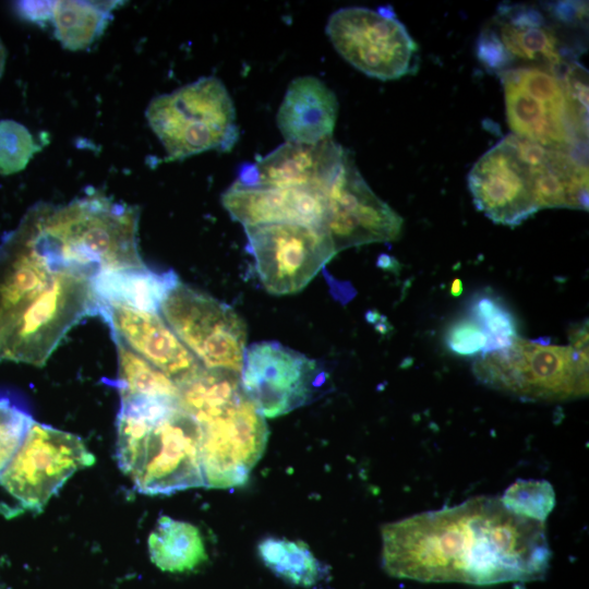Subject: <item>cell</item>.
Segmentation results:
<instances>
[{
	"label": "cell",
	"mask_w": 589,
	"mask_h": 589,
	"mask_svg": "<svg viewBox=\"0 0 589 589\" xmlns=\"http://www.w3.org/2000/svg\"><path fill=\"white\" fill-rule=\"evenodd\" d=\"M551 550L544 522L518 516L498 497L417 514L382 527V562L396 578L494 585L541 579Z\"/></svg>",
	"instance_id": "1"
},
{
	"label": "cell",
	"mask_w": 589,
	"mask_h": 589,
	"mask_svg": "<svg viewBox=\"0 0 589 589\" xmlns=\"http://www.w3.org/2000/svg\"><path fill=\"white\" fill-rule=\"evenodd\" d=\"M92 277L51 263L20 224L0 241V361L44 366L71 328L97 316Z\"/></svg>",
	"instance_id": "2"
},
{
	"label": "cell",
	"mask_w": 589,
	"mask_h": 589,
	"mask_svg": "<svg viewBox=\"0 0 589 589\" xmlns=\"http://www.w3.org/2000/svg\"><path fill=\"white\" fill-rule=\"evenodd\" d=\"M136 206L100 193L56 205L39 202L22 217L36 245L52 263L92 278L100 272L143 267Z\"/></svg>",
	"instance_id": "3"
},
{
	"label": "cell",
	"mask_w": 589,
	"mask_h": 589,
	"mask_svg": "<svg viewBox=\"0 0 589 589\" xmlns=\"http://www.w3.org/2000/svg\"><path fill=\"white\" fill-rule=\"evenodd\" d=\"M117 459L143 494L169 495L205 486L201 428L179 399L120 401Z\"/></svg>",
	"instance_id": "4"
},
{
	"label": "cell",
	"mask_w": 589,
	"mask_h": 589,
	"mask_svg": "<svg viewBox=\"0 0 589 589\" xmlns=\"http://www.w3.org/2000/svg\"><path fill=\"white\" fill-rule=\"evenodd\" d=\"M145 117L169 160L208 151L229 152L239 139L232 98L215 76L200 77L153 98Z\"/></svg>",
	"instance_id": "5"
},
{
	"label": "cell",
	"mask_w": 589,
	"mask_h": 589,
	"mask_svg": "<svg viewBox=\"0 0 589 589\" xmlns=\"http://www.w3.org/2000/svg\"><path fill=\"white\" fill-rule=\"evenodd\" d=\"M483 384L531 400H564L588 394V359L570 346L544 345L519 336L472 365Z\"/></svg>",
	"instance_id": "6"
},
{
	"label": "cell",
	"mask_w": 589,
	"mask_h": 589,
	"mask_svg": "<svg viewBox=\"0 0 589 589\" xmlns=\"http://www.w3.org/2000/svg\"><path fill=\"white\" fill-rule=\"evenodd\" d=\"M501 80L507 122L515 135L548 147L585 149L587 123L575 112L556 72L512 68L501 73Z\"/></svg>",
	"instance_id": "7"
},
{
	"label": "cell",
	"mask_w": 589,
	"mask_h": 589,
	"mask_svg": "<svg viewBox=\"0 0 589 589\" xmlns=\"http://www.w3.org/2000/svg\"><path fill=\"white\" fill-rule=\"evenodd\" d=\"M325 31L336 51L371 77L397 80L417 70L418 46L389 5L341 8Z\"/></svg>",
	"instance_id": "8"
},
{
	"label": "cell",
	"mask_w": 589,
	"mask_h": 589,
	"mask_svg": "<svg viewBox=\"0 0 589 589\" xmlns=\"http://www.w3.org/2000/svg\"><path fill=\"white\" fill-rule=\"evenodd\" d=\"M160 311L204 368L241 372L248 332L244 321L230 305L179 283Z\"/></svg>",
	"instance_id": "9"
},
{
	"label": "cell",
	"mask_w": 589,
	"mask_h": 589,
	"mask_svg": "<svg viewBox=\"0 0 589 589\" xmlns=\"http://www.w3.org/2000/svg\"><path fill=\"white\" fill-rule=\"evenodd\" d=\"M94 462L81 437L34 421L0 484L22 507L39 513L71 476Z\"/></svg>",
	"instance_id": "10"
},
{
	"label": "cell",
	"mask_w": 589,
	"mask_h": 589,
	"mask_svg": "<svg viewBox=\"0 0 589 589\" xmlns=\"http://www.w3.org/2000/svg\"><path fill=\"white\" fill-rule=\"evenodd\" d=\"M201 428V464L205 486L243 484L262 457L268 429L245 393L194 418Z\"/></svg>",
	"instance_id": "11"
},
{
	"label": "cell",
	"mask_w": 589,
	"mask_h": 589,
	"mask_svg": "<svg viewBox=\"0 0 589 589\" xmlns=\"http://www.w3.org/2000/svg\"><path fill=\"white\" fill-rule=\"evenodd\" d=\"M328 374L323 365L278 341L247 347L240 382L263 417L276 418L322 395Z\"/></svg>",
	"instance_id": "12"
},
{
	"label": "cell",
	"mask_w": 589,
	"mask_h": 589,
	"mask_svg": "<svg viewBox=\"0 0 589 589\" xmlns=\"http://www.w3.org/2000/svg\"><path fill=\"white\" fill-rule=\"evenodd\" d=\"M264 289L277 296L301 291L337 254L324 229L301 224L244 227Z\"/></svg>",
	"instance_id": "13"
},
{
	"label": "cell",
	"mask_w": 589,
	"mask_h": 589,
	"mask_svg": "<svg viewBox=\"0 0 589 589\" xmlns=\"http://www.w3.org/2000/svg\"><path fill=\"white\" fill-rule=\"evenodd\" d=\"M533 180L525 140L510 134L474 163L468 187L476 207L492 221L516 226L539 211Z\"/></svg>",
	"instance_id": "14"
},
{
	"label": "cell",
	"mask_w": 589,
	"mask_h": 589,
	"mask_svg": "<svg viewBox=\"0 0 589 589\" xmlns=\"http://www.w3.org/2000/svg\"><path fill=\"white\" fill-rule=\"evenodd\" d=\"M402 218L369 187L347 151L325 192V230L336 253L398 239Z\"/></svg>",
	"instance_id": "15"
},
{
	"label": "cell",
	"mask_w": 589,
	"mask_h": 589,
	"mask_svg": "<svg viewBox=\"0 0 589 589\" xmlns=\"http://www.w3.org/2000/svg\"><path fill=\"white\" fill-rule=\"evenodd\" d=\"M98 315L110 327L112 337L120 339L178 386L204 368L158 313L100 302Z\"/></svg>",
	"instance_id": "16"
},
{
	"label": "cell",
	"mask_w": 589,
	"mask_h": 589,
	"mask_svg": "<svg viewBox=\"0 0 589 589\" xmlns=\"http://www.w3.org/2000/svg\"><path fill=\"white\" fill-rule=\"evenodd\" d=\"M346 153L333 139L316 144L285 142L255 163L243 165L236 181L325 194Z\"/></svg>",
	"instance_id": "17"
},
{
	"label": "cell",
	"mask_w": 589,
	"mask_h": 589,
	"mask_svg": "<svg viewBox=\"0 0 589 589\" xmlns=\"http://www.w3.org/2000/svg\"><path fill=\"white\" fill-rule=\"evenodd\" d=\"M221 204L243 227L289 223L325 230V194L317 191L235 181Z\"/></svg>",
	"instance_id": "18"
},
{
	"label": "cell",
	"mask_w": 589,
	"mask_h": 589,
	"mask_svg": "<svg viewBox=\"0 0 589 589\" xmlns=\"http://www.w3.org/2000/svg\"><path fill=\"white\" fill-rule=\"evenodd\" d=\"M505 57L515 62L558 72L567 63V48L556 23L532 5L504 4L486 27Z\"/></svg>",
	"instance_id": "19"
},
{
	"label": "cell",
	"mask_w": 589,
	"mask_h": 589,
	"mask_svg": "<svg viewBox=\"0 0 589 589\" xmlns=\"http://www.w3.org/2000/svg\"><path fill=\"white\" fill-rule=\"evenodd\" d=\"M337 115L335 93L320 79L304 75L288 85L276 122L286 142L316 144L332 139Z\"/></svg>",
	"instance_id": "20"
},
{
	"label": "cell",
	"mask_w": 589,
	"mask_h": 589,
	"mask_svg": "<svg viewBox=\"0 0 589 589\" xmlns=\"http://www.w3.org/2000/svg\"><path fill=\"white\" fill-rule=\"evenodd\" d=\"M179 283V277L172 269L157 272L146 265L104 271L92 279L99 302L148 313H158Z\"/></svg>",
	"instance_id": "21"
},
{
	"label": "cell",
	"mask_w": 589,
	"mask_h": 589,
	"mask_svg": "<svg viewBox=\"0 0 589 589\" xmlns=\"http://www.w3.org/2000/svg\"><path fill=\"white\" fill-rule=\"evenodd\" d=\"M148 552L154 565L169 573L193 570L207 560L199 528L169 516L158 518L148 537Z\"/></svg>",
	"instance_id": "22"
},
{
	"label": "cell",
	"mask_w": 589,
	"mask_h": 589,
	"mask_svg": "<svg viewBox=\"0 0 589 589\" xmlns=\"http://www.w3.org/2000/svg\"><path fill=\"white\" fill-rule=\"evenodd\" d=\"M117 3V1H53L50 21L56 38L68 50L88 48L106 29Z\"/></svg>",
	"instance_id": "23"
},
{
	"label": "cell",
	"mask_w": 589,
	"mask_h": 589,
	"mask_svg": "<svg viewBox=\"0 0 589 589\" xmlns=\"http://www.w3.org/2000/svg\"><path fill=\"white\" fill-rule=\"evenodd\" d=\"M257 552L271 572L294 586L312 588L327 575V567L303 541L267 537L260 541Z\"/></svg>",
	"instance_id": "24"
},
{
	"label": "cell",
	"mask_w": 589,
	"mask_h": 589,
	"mask_svg": "<svg viewBox=\"0 0 589 589\" xmlns=\"http://www.w3.org/2000/svg\"><path fill=\"white\" fill-rule=\"evenodd\" d=\"M118 353V376L115 384L120 401L132 399H179V387L166 374L112 337Z\"/></svg>",
	"instance_id": "25"
},
{
	"label": "cell",
	"mask_w": 589,
	"mask_h": 589,
	"mask_svg": "<svg viewBox=\"0 0 589 589\" xmlns=\"http://www.w3.org/2000/svg\"><path fill=\"white\" fill-rule=\"evenodd\" d=\"M469 314L470 318L481 326L486 337L482 354L505 349L518 337L513 312L494 294L474 296L470 301Z\"/></svg>",
	"instance_id": "26"
},
{
	"label": "cell",
	"mask_w": 589,
	"mask_h": 589,
	"mask_svg": "<svg viewBox=\"0 0 589 589\" xmlns=\"http://www.w3.org/2000/svg\"><path fill=\"white\" fill-rule=\"evenodd\" d=\"M501 501L514 514L544 522L555 506V493L545 480H517Z\"/></svg>",
	"instance_id": "27"
},
{
	"label": "cell",
	"mask_w": 589,
	"mask_h": 589,
	"mask_svg": "<svg viewBox=\"0 0 589 589\" xmlns=\"http://www.w3.org/2000/svg\"><path fill=\"white\" fill-rule=\"evenodd\" d=\"M40 149L25 125L11 119L0 120V175L22 171Z\"/></svg>",
	"instance_id": "28"
},
{
	"label": "cell",
	"mask_w": 589,
	"mask_h": 589,
	"mask_svg": "<svg viewBox=\"0 0 589 589\" xmlns=\"http://www.w3.org/2000/svg\"><path fill=\"white\" fill-rule=\"evenodd\" d=\"M34 420L25 410L0 399V476L23 443Z\"/></svg>",
	"instance_id": "29"
},
{
	"label": "cell",
	"mask_w": 589,
	"mask_h": 589,
	"mask_svg": "<svg viewBox=\"0 0 589 589\" xmlns=\"http://www.w3.org/2000/svg\"><path fill=\"white\" fill-rule=\"evenodd\" d=\"M446 347L458 356L482 353L486 337L481 326L472 318H460L450 324L445 333Z\"/></svg>",
	"instance_id": "30"
},
{
	"label": "cell",
	"mask_w": 589,
	"mask_h": 589,
	"mask_svg": "<svg viewBox=\"0 0 589 589\" xmlns=\"http://www.w3.org/2000/svg\"><path fill=\"white\" fill-rule=\"evenodd\" d=\"M53 1H17L15 10L21 17L37 24L50 21Z\"/></svg>",
	"instance_id": "31"
},
{
	"label": "cell",
	"mask_w": 589,
	"mask_h": 589,
	"mask_svg": "<svg viewBox=\"0 0 589 589\" xmlns=\"http://www.w3.org/2000/svg\"><path fill=\"white\" fill-rule=\"evenodd\" d=\"M570 347L580 357L588 359V322H581L569 328Z\"/></svg>",
	"instance_id": "32"
},
{
	"label": "cell",
	"mask_w": 589,
	"mask_h": 589,
	"mask_svg": "<svg viewBox=\"0 0 589 589\" xmlns=\"http://www.w3.org/2000/svg\"><path fill=\"white\" fill-rule=\"evenodd\" d=\"M462 292V284L460 279H454L450 285V293L455 297Z\"/></svg>",
	"instance_id": "33"
},
{
	"label": "cell",
	"mask_w": 589,
	"mask_h": 589,
	"mask_svg": "<svg viewBox=\"0 0 589 589\" xmlns=\"http://www.w3.org/2000/svg\"><path fill=\"white\" fill-rule=\"evenodd\" d=\"M5 60H7V50L0 39V77L2 76L3 71H4Z\"/></svg>",
	"instance_id": "34"
}]
</instances>
